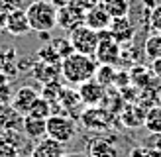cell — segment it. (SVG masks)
I'll return each instance as SVG.
<instances>
[{
	"mask_svg": "<svg viewBox=\"0 0 161 157\" xmlns=\"http://www.w3.org/2000/svg\"><path fill=\"white\" fill-rule=\"evenodd\" d=\"M96 67H98V63H96L94 57L73 51L65 59H61V78L67 84L79 86V84L94 78Z\"/></svg>",
	"mask_w": 161,
	"mask_h": 157,
	"instance_id": "cell-1",
	"label": "cell"
},
{
	"mask_svg": "<svg viewBox=\"0 0 161 157\" xmlns=\"http://www.w3.org/2000/svg\"><path fill=\"white\" fill-rule=\"evenodd\" d=\"M26 16L31 31L36 34H49L57 28V8L47 0H31L26 8Z\"/></svg>",
	"mask_w": 161,
	"mask_h": 157,
	"instance_id": "cell-2",
	"label": "cell"
},
{
	"mask_svg": "<svg viewBox=\"0 0 161 157\" xmlns=\"http://www.w3.org/2000/svg\"><path fill=\"white\" fill-rule=\"evenodd\" d=\"M47 126V138H51L55 141H59L61 145H67L75 139L77 136V124L73 118H69L65 114H51L45 120Z\"/></svg>",
	"mask_w": 161,
	"mask_h": 157,
	"instance_id": "cell-3",
	"label": "cell"
},
{
	"mask_svg": "<svg viewBox=\"0 0 161 157\" xmlns=\"http://www.w3.org/2000/svg\"><path fill=\"white\" fill-rule=\"evenodd\" d=\"M69 43L73 47L75 53H83V55H91L94 57V51H96V45H98L100 37H98V31L91 30L85 24H79L77 28H73L69 31Z\"/></svg>",
	"mask_w": 161,
	"mask_h": 157,
	"instance_id": "cell-4",
	"label": "cell"
},
{
	"mask_svg": "<svg viewBox=\"0 0 161 157\" xmlns=\"http://www.w3.org/2000/svg\"><path fill=\"white\" fill-rule=\"evenodd\" d=\"M98 37H100V41H98L96 51H94L96 63H98V65H112V67H116L118 63L122 61V45L112 39L108 30L98 31Z\"/></svg>",
	"mask_w": 161,
	"mask_h": 157,
	"instance_id": "cell-5",
	"label": "cell"
},
{
	"mask_svg": "<svg viewBox=\"0 0 161 157\" xmlns=\"http://www.w3.org/2000/svg\"><path fill=\"white\" fill-rule=\"evenodd\" d=\"M77 94H79V100L86 108L88 106H100L104 102V98H106V89L102 84H98L94 78H91V81L77 86Z\"/></svg>",
	"mask_w": 161,
	"mask_h": 157,
	"instance_id": "cell-6",
	"label": "cell"
},
{
	"mask_svg": "<svg viewBox=\"0 0 161 157\" xmlns=\"http://www.w3.org/2000/svg\"><path fill=\"white\" fill-rule=\"evenodd\" d=\"M39 96H42V94H39V90L34 89V86H30V84L20 86L16 92H12L10 106H12L20 116H26V114L30 112V108L34 106V102H36Z\"/></svg>",
	"mask_w": 161,
	"mask_h": 157,
	"instance_id": "cell-7",
	"label": "cell"
},
{
	"mask_svg": "<svg viewBox=\"0 0 161 157\" xmlns=\"http://www.w3.org/2000/svg\"><path fill=\"white\" fill-rule=\"evenodd\" d=\"M108 31H110V35H112L114 41H118L120 45H126V43L134 41L136 26L130 20V16H124V18H112L110 26H108Z\"/></svg>",
	"mask_w": 161,
	"mask_h": 157,
	"instance_id": "cell-8",
	"label": "cell"
},
{
	"mask_svg": "<svg viewBox=\"0 0 161 157\" xmlns=\"http://www.w3.org/2000/svg\"><path fill=\"white\" fill-rule=\"evenodd\" d=\"M4 30L8 31V34H12V35H26V34H30L31 28H30L26 10H22V8H12V10H8L6 12Z\"/></svg>",
	"mask_w": 161,
	"mask_h": 157,
	"instance_id": "cell-9",
	"label": "cell"
},
{
	"mask_svg": "<svg viewBox=\"0 0 161 157\" xmlns=\"http://www.w3.org/2000/svg\"><path fill=\"white\" fill-rule=\"evenodd\" d=\"M31 73L42 84L53 83L61 77V63H47L42 59H36V63L31 65Z\"/></svg>",
	"mask_w": 161,
	"mask_h": 157,
	"instance_id": "cell-10",
	"label": "cell"
},
{
	"mask_svg": "<svg viewBox=\"0 0 161 157\" xmlns=\"http://www.w3.org/2000/svg\"><path fill=\"white\" fill-rule=\"evenodd\" d=\"M30 157H67V153H65V145L45 136L43 139L36 141Z\"/></svg>",
	"mask_w": 161,
	"mask_h": 157,
	"instance_id": "cell-11",
	"label": "cell"
},
{
	"mask_svg": "<svg viewBox=\"0 0 161 157\" xmlns=\"http://www.w3.org/2000/svg\"><path fill=\"white\" fill-rule=\"evenodd\" d=\"M110 20H112V18L108 16V12L104 10L100 4H96V6H92L88 12H85L83 24H85V26H88L91 30H94V31H104V30H108Z\"/></svg>",
	"mask_w": 161,
	"mask_h": 157,
	"instance_id": "cell-12",
	"label": "cell"
},
{
	"mask_svg": "<svg viewBox=\"0 0 161 157\" xmlns=\"http://www.w3.org/2000/svg\"><path fill=\"white\" fill-rule=\"evenodd\" d=\"M22 132L28 139H34V141H39L45 138L47 133V126H45V120L42 118H34V116H22Z\"/></svg>",
	"mask_w": 161,
	"mask_h": 157,
	"instance_id": "cell-13",
	"label": "cell"
},
{
	"mask_svg": "<svg viewBox=\"0 0 161 157\" xmlns=\"http://www.w3.org/2000/svg\"><path fill=\"white\" fill-rule=\"evenodd\" d=\"M80 122L85 124V128L96 130V128H106L108 126V114L106 110L100 106H88L83 114H80Z\"/></svg>",
	"mask_w": 161,
	"mask_h": 157,
	"instance_id": "cell-14",
	"label": "cell"
},
{
	"mask_svg": "<svg viewBox=\"0 0 161 157\" xmlns=\"http://www.w3.org/2000/svg\"><path fill=\"white\" fill-rule=\"evenodd\" d=\"M83 18H85V14L79 12L73 6L57 8V26L65 31H71L73 28H77L79 24H83Z\"/></svg>",
	"mask_w": 161,
	"mask_h": 157,
	"instance_id": "cell-15",
	"label": "cell"
},
{
	"mask_svg": "<svg viewBox=\"0 0 161 157\" xmlns=\"http://www.w3.org/2000/svg\"><path fill=\"white\" fill-rule=\"evenodd\" d=\"M146 114H147V108L146 106L130 104L122 112V124H124V128H142L143 122H146Z\"/></svg>",
	"mask_w": 161,
	"mask_h": 157,
	"instance_id": "cell-16",
	"label": "cell"
},
{
	"mask_svg": "<svg viewBox=\"0 0 161 157\" xmlns=\"http://www.w3.org/2000/svg\"><path fill=\"white\" fill-rule=\"evenodd\" d=\"M88 157H118V149L106 138H94L88 143Z\"/></svg>",
	"mask_w": 161,
	"mask_h": 157,
	"instance_id": "cell-17",
	"label": "cell"
},
{
	"mask_svg": "<svg viewBox=\"0 0 161 157\" xmlns=\"http://www.w3.org/2000/svg\"><path fill=\"white\" fill-rule=\"evenodd\" d=\"M110 18H124L130 16V0H100L98 2Z\"/></svg>",
	"mask_w": 161,
	"mask_h": 157,
	"instance_id": "cell-18",
	"label": "cell"
},
{
	"mask_svg": "<svg viewBox=\"0 0 161 157\" xmlns=\"http://www.w3.org/2000/svg\"><path fill=\"white\" fill-rule=\"evenodd\" d=\"M16 120H20V114L8 104V102H0V128L4 130H14Z\"/></svg>",
	"mask_w": 161,
	"mask_h": 157,
	"instance_id": "cell-19",
	"label": "cell"
},
{
	"mask_svg": "<svg viewBox=\"0 0 161 157\" xmlns=\"http://www.w3.org/2000/svg\"><path fill=\"white\" fill-rule=\"evenodd\" d=\"M143 128H146L149 133H159V132H161V106H159V104L147 108Z\"/></svg>",
	"mask_w": 161,
	"mask_h": 157,
	"instance_id": "cell-20",
	"label": "cell"
},
{
	"mask_svg": "<svg viewBox=\"0 0 161 157\" xmlns=\"http://www.w3.org/2000/svg\"><path fill=\"white\" fill-rule=\"evenodd\" d=\"M143 55L149 61H155L161 57V34H151L143 43Z\"/></svg>",
	"mask_w": 161,
	"mask_h": 157,
	"instance_id": "cell-21",
	"label": "cell"
},
{
	"mask_svg": "<svg viewBox=\"0 0 161 157\" xmlns=\"http://www.w3.org/2000/svg\"><path fill=\"white\" fill-rule=\"evenodd\" d=\"M116 73H118V71L112 67V65H98V67H96V73H94V81L106 89V86L114 84Z\"/></svg>",
	"mask_w": 161,
	"mask_h": 157,
	"instance_id": "cell-22",
	"label": "cell"
},
{
	"mask_svg": "<svg viewBox=\"0 0 161 157\" xmlns=\"http://www.w3.org/2000/svg\"><path fill=\"white\" fill-rule=\"evenodd\" d=\"M30 116H34V118H42V120H47L51 114H53V104L49 100H45L43 96H39L36 102H34V106L30 108Z\"/></svg>",
	"mask_w": 161,
	"mask_h": 157,
	"instance_id": "cell-23",
	"label": "cell"
},
{
	"mask_svg": "<svg viewBox=\"0 0 161 157\" xmlns=\"http://www.w3.org/2000/svg\"><path fill=\"white\" fill-rule=\"evenodd\" d=\"M39 94L45 98V100H49L51 104H55V102H59L61 100V94H63V86L59 84V81H53V83H47L43 84V89L39 90Z\"/></svg>",
	"mask_w": 161,
	"mask_h": 157,
	"instance_id": "cell-24",
	"label": "cell"
},
{
	"mask_svg": "<svg viewBox=\"0 0 161 157\" xmlns=\"http://www.w3.org/2000/svg\"><path fill=\"white\" fill-rule=\"evenodd\" d=\"M147 26L153 34H161V4L151 6L149 16H147Z\"/></svg>",
	"mask_w": 161,
	"mask_h": 157,
	"instance_id": "cell-25",
	"label": "cell"
},
{
	"mask_svg": "<svg viewBox=\"0 0 161 157\" xmlns=\"http://www.w3.org/2000/svg\"><path fill=\"white\" fill-rule=\"evenodd\" d=\"M51 47H53L55 51H57L59 59H65L67 55L73 53V47H71L69 39H65V37H57V39H53V41H51Z\"/></svg>",
	"mask_w": 161,
	"mask_h": 157,
	"instance_id": "cell-26",
	"label": "cell"
},
{
	"mask_svg": "<svg viewBox=\"0 0 161 157\" xmlns=\"http://www.w3.org/2000/svg\"><path fill=\"white\" fill-rule=\"evenodd\" d=\"M143 145H147L153 155H161V132L159 133H149L146 138V143Z\"/></svg>",
	"mask_w": 161,
	"mask_h": 157,
	"instance_id": "cell-27",
	"label": "cell"
},
{
	"mask_svg": "<svg viewBox=\"0 0 161 157\" xmlns=\"http://www.w3.org/2000/svg\"><path fill=\"white\" fill-rule=\"evenodd\" d=\"M98 2H100V0H71V2H69V6L77 8L79 12H83V14H85V12H88V10H91L92 6H96Z\"/></svg>",
	"mask_w": 161,
	"mask_h": 157,
	"instance_id": "cell-28",
	"label": "cell"
},
{
	"mask_svg": "<svg viewBox=\"0 0 161 157\" xmlns=\"http://www.w3.org/2000/svg\"><path fill=\"white\" fill-rule=\"evenodd\" d=\"M130 83H132V78H130V73H128V71H118V73H116L114 84L118 86L120 90L126 89V84H130Z\"/></svg>",
	"mask_w": 161,
	"mask_h": 157,
	"instance_id": "cell-29",
	"label": "cell"
},
{
	"mask_svg": "<svg viewBox=\"0 0 161 157\" xmlns=\"http://www.w3.org/2000/svg\"><path fill=\"white\" fill-rule=\"evenodd\" d=\"M130 157H153V153L149 151V147L147 145H136L132 151H130Z\"/></svg>",
	"mask_w": 161,
	"mask_h": 157,
	"instance_id": "cell-30",
	"label": "cell"
},
{
	"mask_svg": "<svg viewBox=\"0 0 161 157\" xmlns=\"http://www.w3.org/2000/svg\"><path fill=\"white\" fill-rule=\"evenodd\" d=\"M151 73H153V77L161 83V57L155 59V61H151Z\"/></svg>",
	"mask_w": 161,
	"mask_h": 157,
	"instance_id": "cell-31",
	"label": "cell"
},
{
	"mask_svg": "<svg viewBox=\"0 0 161 157\" xmlns=\"http://www.w3.org/2000/svg\"><path fill=\"white\" fill-rule=\"evenodd\" d=\"M47 2H51L55 8H63V6H69L71 0H47Z\"/></svg>",
	"mask_w": 161,
	"mask_h": 157,
	"instance_id": "cell-32",
	"label": "cell"
},
{
	"mask_svg": "<svg viewBox=\"0 0 161 157\" xmlns=\"http://www.w3.org/2000/svg\"><path fill=\"white\" fill-rule=\"evenodd\" d=\"M6 86H8V75L4 73V71H0V90L6 89Z\"/></svg>",
	"mask_w": 161,
	"mask_h": 157,
	"instance_id": "cell-33",
	"label": "cell"
},
{
	"mask_svg": "<svg viewBox=\"0 0 161 157\" xmlns=\"http://www.w3.org/2000/svg\"><path fill=\"white\" fill-rule=\"evenodd\" d=\"M153 157H161V155H153Z\"/></svg>",
	"mask_w": 161,
	"mask_h": 157,
	"instance_id": "cell-34",
	"label": "cell"
}]
</instances>
